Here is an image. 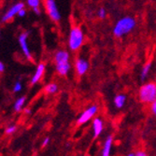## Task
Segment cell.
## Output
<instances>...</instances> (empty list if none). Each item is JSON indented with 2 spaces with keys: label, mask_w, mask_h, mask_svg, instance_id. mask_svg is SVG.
Masks as SVG:
<instances>
[{
  "label": "cell",
  "mask_w": 156,
  "mask_h": 156,
  "mask_svg": "<svg viewBox=\"0 0 156 156\" xmlns=\"http://www.w3.org/2000/svg\"><path fill=\"white\" fill-rule=\"evenodd\" d=\"M54 61L57 73L60 76H66L71 69V65L69 62V53L65 50L56 51L54 55Z\"/></svg>",
  "instance_id": "6da1fadb"
},
{
  "label": "cell",
  "mask_w": 156,
  "mask_h": 156,
  "mask_svg": "<svg viewBox=\"0 0 156 156\" xmlns=\"http://www.w3.org/2000/svg\"><path fill=\"white\" fill-rule=\"evenodd\" d=\"M136 27V20L130 16H125L120 19L114 28H113V34L117 37H121L126 34L130 33Z\"/></svg>",
  "instance_id": "7a4b0ae2"
},
{
  "label": "cell",
  "mask_w": 156,
  "mask_h": 156,
  "mask_svg": "<svg viewBox=\"0 0 156 156\" xmlns=\"http://www.w3.org/2000/svg\"><path fill=\"white\" fill-rule=\"evenodd\" d=\"M139 100L145 104H152L156 101V83L149 82L143 84L138 91Z\"/></svg>",
  "instance_id": "3957f363"
},
{
  "label": "cell",
  "mask_w": 156,
  "mask_h": 156,
  "mask_svg": "<svg viewBox=\"0 0 156 156\" xmlns=\"http://www.w3.org/2000/svg\"><path fill=\"white\" fill-rule=\"evenodd\" d=\"M84 34L80 27L74 26L71 28L68 37V47L71 51H78L83 44Z\"/></svg>",
  "instance_id": "277c9868"
},
{
  "label": "cell",
  "mask_w": 156,
  "mask_h": 156,
  "mask_svg": "<svg viewBox=\"0 0 156 156\" xmlns=\"http://www.w3.org/2000/svg\"><path fill=\"white\" fill-rule=\"evenodd\" d=\"M45 9L49 17L53 22H59L61 20V14L55 0H45Z\"/></svg>",
  "instance_id": "5b68a950"
},
{
  "label": "cell",
  "mask_w": 156,
  "mask_h": 156,
  "mask_svg": "<svg viewBox=\"0 0 156 156\" xmlns=\"http://www.w3.org/2000/svg\"><path fill=\"white\" fill-rule=\"evenodd\" d=\"M28 32H23L20 34L19 36V38H18V41H19V45H20V48L23 53V55L25 57L28 59V60H32V54H31V51H30V49H29V46H28V42H27V39H28Z\"/></svg>",
  "instance_id": "8992f818"
},
{
  "label": "cell",
  "mask_w": 156,
  "mask_h": 156,
  "mask_svg": "<svg viewBox=\"0 0 156 156\" xmlns=\"http://www.w3.org/2000/svg\"><path fill=\"white\" fill-rule=\"evenodd\" d=\"M24 8V4L23 2H18L16 4H14L13 6H11L9 10L4 14V15L2 16V19L1 21L3 23H7V22H9L10 20H12L14 17H15L16 15H18L19 11Z\"/></svg>",
  "instance_id": "52a82bcc"
},
{
  "label": "cell",
  "mask_w": 156,
  "mask_h": 156,
  "mask_svg": "<svg viewBox=\"0 0 156 156\" xmlns=\"http://www.w3.org/2000/svg\"><path fill=\"white\" fill-rule=\"evenodd\" d=\"M97 110H98V108L97 106L94 105V106H91L90 108H88L87 109H85L82 113L81 115L79 117L78 119V123L79 124H83V123H86L87 122H89L96 113H97Z\"/></svg>",
  "instance_id": "ba28073f"
},
{
  "label": "cell",
  "mask_w": 156,
  "mask_h": 156,
  "mask_svg": "<svg viewBox=\"0 0 156 156\" xmlns=\"http://www.w3.org/2000/svg\"><path fill=\"white\" fill-rule=\"evenodd\" d=\"M45 70H46V66H45V65L43 63H40V64L37 65L36 71L33 74V76L31 78V80H30L32 85L37 83L42 79V77H43V75L45 73Z\"/></svg>",
  "instance_id": "9c48e42d"
},
{
  "label": "cell",
  "mask_w": 156,
  "mask_h": 156,
  "mask_svg": "<svg viewBox=\"0 0 156 156\" xmlns=\"http://www.w3.org/2000/svg\"><path fill=\"white\" fill-rule=\"evenodd\" d=\"M75 68H76V72L80 76H83L88 71L89 64L86 60L83 59V58H78L76 60V63H75Z\"/></svg>",
  "instance_id": "30bf717a"
},
{
  "label": "cell",
  "mask_w": 156,
  "mask_h": 156,
  "mask_svg": "<svg viewBox=\"0 0 156 156\" xmlns=\"http://www.w3.org/2000/svg\"><path fill=\"white\" fill-rule=\"evenodd\" d=\"M93 130L94 137L100 136L103 131V122L100 118H95L93 122Z\"/></svg>",
  "instance_id": "8fae6325"
},
{
  "label": "cell",
  "mask_w": 156,
  "mask_h": 156,
  "mask_svg": "<svg viewBox=\"0 0 156 156\" xmlns=\"http://www.w3.org/2000/svg\"><path fill=\"white\" fill-rule=\"evenodd\" d=\"M112 136H108L105 143H104V147H103V151H102V156H110V151H111V147H112Z\"/></svg>",
  "instance_id": "7c38bea8"
},
{
  "label": "cell",
  "mask_w": 156,
  "mask_h": 156,
  "mask_svg": "<svg viewBox=\"0 0 156 156\" xmlns=\"http://www.w3.org/2000/svg\"><path fill=\"white\" fill-rule=\"evenodd\" d=\"M125 101H126V95L120 94H117L114 98V105L117 108H122L124 106Z\"/></svg>",
  "instance_id": "4fadbf2b"
},
{
  "label": "cell",
  "mask_w": 156,
  "mask_h": 156,
  "mask_svg": "<svg viewBox=\"0 0 156 156\" xmlns=\"http://www.w3.org/2000/svg\"><path fill=\"white\" fill-rule=\"evenodd\" d=\"M151 62H148L141 69V73H140V79L141 80H145L151 71Z\"/></svg>",
  "instance_id": "5bb4252c"
},
{
  "label": "cell",
  "mask_w": 156,
  "mask_h": 156,
  "mask_svg": "<svg viewBox=\"0 0 156 156\" xmlns=\"http://www.w3.org/2000/svg\"><path fill=\"white\" fill-rule=\"evenodd\" d=\"M24 103H25V97L24 96H22L20 98H18L17 100L14 103V110L16 112H19L22 110L23 107L24 106Z\"/></svg>",
  "instance_id": "9a60e30c"
},
{
  "label": "cell",
  "mask_w": 156,
  "mask_h": 156,
  "mask_svg": "<svg viewBox=\"0 0 156 156\" xmlns=\"http://www.w3.org/2000/svg\"><path fill=\"white\" fill-rule=\"evenodd\" d=\"M58 91V85L56 83H50L48 84L47 86L45 87V92L49 94H55L56 92Z\"/></svg>",
  "instance_id": "2e32d148"
},
{
  "label": "cell",
  "mask_w": 156,
  "mask_h": 156,
  "mask_svg": "<svg viewBox=\"0 0 156 156\" xmlns=\"http://www.w3.org/2000/svg\"><path fill=\"white\" fill-rule=\"evenodd\" d=\"M26 1H27V5L32 9L38 8L40 6V0H26Z\"/></svg>",
  "instance_id": "e0dca14e"
},
{
  "label": "cell",
  "mask_w": 156,
  "mask_h": 156,
  "mask_svg": "<svg viewBox=\"0 0 156 156\" xmlns=\"http://www.w3.org/2000/svg\"><path fill=\"white\" fill-rule=\"evenodd\" d=\"M22 89H23L22 82L21 81H16L15 84H14V86H13V92L14 93H19L20 91H22Z\"/></svg>",
  "instance_id": "ac0fdd59"
},
{
  "label": "cell",
  "mask_w": 156,
  "mask_h": 156,
  "mask_svg": "<svg viewBox=\"0 0 156 156\" xmlns=\"http://www.w3.org/2000/svg\"><path fill=\"white\" fill-rule=\"evenodd\" d=\"M97 14H98V17L100 19H104L106 17V15H107V11H106V9L104 8H101L100 9L98 10Z\"/></svg>",
  "instance_id": "d6986e66"
},
{
  "label": "cell",
  "mask_w": 156,
  "mask_h": 156,
  "mask_svg": "<svg viewBox=\"0 0 156 156\" xmlns=\"http://www.w3.org/2000/svg\"><path fill=\"white\" fill-rule=\"evenodd\" d=\"M15 131H16V127L14 126V125H11V126L8 127V128L6 129V133H7V134H9V135H10V134L14 133Z\"/></svg>",
  "instance_id": "ffe728a7"
},
{
  "label": "cell",
  "mask_w": 156,
  "mask_h": 156,
  "mask_svg": "<svg viewBox=\"0 0 156 156\" xmlns=\"http://www.w3.org/2000/svg\"><path fill=\"white\" fill-rule=\"evenodd\" d=\"M151 112L153 113V115L156 117V101H154L151 106Z\"/></svg>",
  "instance_id": "44dd1931"
},
{
  "label": "cell",
  "mask_w": 156,
  "mask_h": 156,
  "mask_svg": "<svg viewBox=\"0 0 156 156\" xmlns=\"http://www.w3.org/2000/svg\"><path fill=\"white\" fill-rule=\"evenodd\" d=\"M25 14H26V10H25V9L23 8V9H22L19 11L18 16H19V17H24V16H25Z\"/></svg>",
  "instance_id": "7402d4cb"
},
{
  "label": "cell",
  "mask_w": 156,
  "mask_h": 156,
  "mask_svg": "<svg viewBox=\"0 0 156 156\" xmlns=\"http://www.w3.org/2000/svg\"><path fill=\"white\" fill-rule=\"evenodd\" d=\"M4 71H5V65H4V63L0 61V73H2Z\"/></svg>",
  "instance_id": "603a6c76"
},
{
  "label": "cell",
  "mask_w": 156,
  "mask_h": 156,
  "mask_svg": "<svg viewBox=\"0 0 156 156\" xmlns=\"http://www.w3.org/2000/svg\"><path fill=\"white\" fill-rule=\"evenodd\" d=\"M49 141H50V138H49V137H46V138L43 140V144H42V146H43V147H46V146L48 145V143H49Z\"/></svg>",
  "instance_id": "cb8c5ba5"
},
{
  "label": "cell",
  "mask_w": 156,
  "mask_h": 156,
  "mask_svg": "<svg viewBox=\"0 0 156 156\" xmlns=\"http://www.w3.org/2000/svg\"><path fill=\"white\" fill-rule=\"evenodd\" d=\"M136 156H148L144 151H138L136 153Z\"/></svg>",
  "instance_id": "d4e9b609"
},
{
  "label": "cell",
  "mask_w": 156,
  "mask_h": 156,
  "mask_svg": "<svg viewBox=\"0 0 156 156\" xmlns=\"http://www.w3.org/2000/svg\"><path fill=\"white\" fill-rule=\"evenodd\" d=\"M33 10H34V12L36 14H37V15H39V14H40V9H39V7L38 8H34Z\"/></svg>",
  "instance_id": "484cf974"
},
{
  "label": "cell",
  "mask_w": 156,
  "mask_h": 156,
  "mask_svg": "<svg viewBox=\"0 0 156 156\" xmlns=\"http://www.w3.org/2000/svg\"><path fill=\"white\" fill-rule=\"evenodd\" d=\"M127 156H136V153H129Z\"/></svg>",
  "instance_id": "4316f807"
},
{
  "label": "cell",
  "mask_w": 156,
  "mask_h": 156,
  "mask_svg": "<svg viewBox=\"0 0 156 156\" xmlns=\"http://www.w3.org/2000/svg\"><path fill=\"white\" fill-rule=\"evenodd\" d=\"M25 112H26L27 114H28V113H30V110H28V109H25Z\"/></svg>",
  "instance_id": "83f0119b"
}]
</instances>
